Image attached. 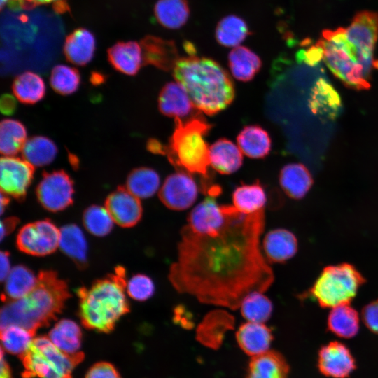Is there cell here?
I'll list each match as a JSON object with an SVG mask.
<instances>
[{"label":"cell","mask_w":378,"mask_h":378,"mask_svg":"<svg viewBox=\"0 0 378 378\" xmlns=\"http://www.w3.org/2000/svg\"><path fill=\"white\" fill-rule=\"evenodd\" d=\"M114 221L106 207L92 205L87 208L83 214V224L92 234L103 237L113 228Z\"/></svg>","instance_id":"cell-43"},{"label":"cell","mask_w":378,"mask_h":378,"mask_svg":"<svg viewBox=\"0 0 378 378\" xmlns=\"http://www.w3.org/2000/svg\"><path fill=\"white\" fill-rule=\"evenodd\" d=\"M309 106L314 113L333 118L341 108V101L334 88L321 78L314 87Z\"/></svg>","instance_id":"cell-37"},{"label":"cell","mask_w":378,"mask_h":378,"mask_svg":"<svg viewBox=\"0 0 378 378\" xmlns=\"http://www.w3.org/2000/svg\"><path fill=\"white\" fill-rule=\"evenodd\" d=\"M21 151L24 160L34 167H38L50 164L55 159L58 150L50 139L34 136L27 139Z\"/></svg>","instance_id":"cell-34"},{"label":"cell","mask_w":378,"mask_h":378,"mask_svg":"<svg viewBox=\"0 0 378 378\" xmlns=\"http://www.w3.org/2000/svg\"><path fill=\"white\" fill-rule=\"evenodd\" d=\"M95 48L94 35L87 29L78 28L66 36L63 51L69 62L84 66L92 59Z\"/></svg>","instance_id":"cell-22"},{"label":"cell","mask_w":378,"mask_h":378,"mask_svg":"<svg viewBox=\"0 0 378 378\" xmlns=\"http://www.w3.org/2000/svg\"><path fill=\"white\" fill-rule=\"evenodd\" d=\"M160 178L154 169L139 167L133 169L127 176L126 188L139 199L153 196L159 190Z\"/></svg>","instance_id":"cell-39"},{"label":"cell","mask_w":378,"mask_h":378,"mask_svg":"<svg viewBox=\"0 0 378 378\" xmlns=\"http://www.w3.org/2000/svg\"><path fill=\"white\" fill-rule=\"evenodd\" d=\"M102 78H103L102 75H98L97 76V74H96L94 77H92V80H93V83H102Z\"/></svg>","instance_id":"cell-55"},{"label":"cell","mask_w":378,"mask_h":378,"mask_svg":"<svg viewBox=\"0 0 378 378\" xmlns=\"http://www.w3.org/2000/svg\"><path fill=\"white\" fill-rule=\"evenodd\" d=\"M378 41V13H358L346 28L324 30L316 45L322 60L344 85L357 90L369 89L372 70L378 67L374 58Z\"/></svg>","instance_id":"cell-2"},{"label":"cell","mask_w":378,"mask_h":378,"mask_svg":"<svg viewBox=\"0 0 378 378\" xmlns=\"http://www.w3.org/2000/svg\"><path fill=\"white\" fill-rule=\"evenodd\" d=\"M37 281L38 276L29 268L23 265L13 267L5 279L2 300L6 302L22 298L34 288Z\"/></svg>","instance_id":"cell-31"},{"label":"cell","mask_w":378,"mask_h":378,"mask_svg":"<svg viewBox=\"0 0 378 378\" xmlns=\"http://www.w3.org/2000/svg\"><path fill=\"white\" fill-rule=\"evenodd\" d=\"M126 291L128 295L137 301H146L155 293V287L153 281L146 274L134 275L127 282Z\"/></svg>","instance_id":"cell-44"},{"label":"cell","mask_w":378,"mask_h":378,"mask_svg":"<svg viewBox=\"0 0 378 378\" xmlns=\"http://www.w3.org/2000/svg\"><path fill=\"white\" fill-rule=\"evenodd\" d=\"M188 50H191V48H190V49ZM192 52H194L193 51H190V53L192 54Z\"/></svg>","instance_id":"cell-57"},{"label":"cell","mask_w":378,"mask_h":378,"mask_svg":"<svg viewBox=\"0 0 378 378\" xmlns=\"http://www.w3.org/2000/svg\"><path fill=\"white\" fill-rule=\"evenodd\" d=\"M50 83L57 93L69 95L78 89L80 76L76 69L65 64H58L51 71Z\"/></svg>","instance_id":"cell-42"},{"label":"cell","mask_w":378,"mask_h":378,"mask_svg":"<svg viewBox=\"0 0 378 378\" xmlns=\"http://www.w3.org/2000/svg\"><path fill=\"white\" fill-rule=\"evenodd\" d=\"M52 344L64 353L76 356L82 352V333L79 326L70 319L59 321L51 329L48 337Z\"/></svg>","instance_id":"cell-26"},{"label":"cell","mask_w":378,"mask_h":378,"mask_svg":"<svg viewBox=\"0 0 378 378\" xmlns=\"http://www.w3.org/2000/svg\"><path fill=\"white\" fill-rule=\"evenodd\" d=\"M16 106V100L12 95L6 94L1 97L0 108L2 113L11 115L15 112Z\"/></svg>","instance_id":"cell-48"},{"label":"cell","mask_w":378,"mask_h":378,"mask_svg":"<svg viewBox=\"0 0 378 378\" xmlns=\"http://www.w3.org/2000/svg\"><path fill=\"white\" fill-rule=\"evenodd\" d=\"M35 332L16 325L1 328L2 349L6 351L22 357L29 350Z\"/></svg>","instance_id":"cell-41"},{"label":"cell","mask_w":378,"mask_h":378,"mask_svg":"<svg viewBox=\"0 0 378 378\" xmlns=\"http://www.w3.org/2000/svg\"><path fill=\"white\" fill-rule=\"evenodd\" d=\"M298 246V239L292 232L276 228L265 235L262 250L270 263H283L296 254Z\"/></svg>","instance_id":"cell-18"},{"label":"cell","mask_w":378,"mask_h":378,"mask_svg":"<svg viewBox=\"0 0 378 378\" xmlns=\"http://www.w3.org/2000/svg\"><path fill=\"white\" fill-rule=\"evenodd\" d=\"M223 207L225 221L216 232L200 234L187 225L181 228L168 279L179 293L235 310L247 295L266 291L274 276L260 243L264 209L246 214L234 206Z\"/></svg>","instance_id":"cell-1"},{"label":"cell","mask_w":378,"mask_h":378,"mask_svg":"<svg viewBox=\"0 0 378 378\" xmlns=\"http://www.w3.org/2000/svg\"><path fill=\"white\" fill-rule=\"evenodd\" d=\"M125 271L118 267L113 274L78 291L79 316L88 329L108 332L130 311L126 297Z\"/></svg>","instance_id":"cell-5"},{"label":"cell","mask_w":378,"mask_h":378,"mask_svg":"<svg viewBox=\"0 0 378 378\" xmlns=\"http://www.w3.org/2000/svg\"><path fill=\"white\" fill-rule=\"evenodd\" d=\"M85 378H120L116 369L106 362L94 365L87 372Z\"/></svg>","instance_id":"cell-46"},{"label":"cell","mask_w":378,"mask_h":378,"mask_svg":"<svg viewBox=\"0 0 378 378\" xmlns=\"http://www.w3.org/2000/svg\"><path fill=\"white\" fill-rule=\"evenodd\" d=\"M318 366L320 372L327 377L346 378L355 370L356 363L346 346L335 341L320 349Z\"/></svg>","instance_id":"cell-13"},{"label":"cell","mask_w":378,"mask_h":378,"mask_svg":"<svg viewBox=\"0 0 378 378\" xmlns=\"http://www.w3.org/2000/svg\"><path fill=\"white\" fill-rule=\"evenodd\" d=\"M83 353L69 356L55 346L48 337L34 339L22 357L24 378H71L74 367L83 358Z\"/></svg>","instance_id":"cell-8"},{"label":"cell","mask_w":378,"mask_h":378,"mask_svg":"<svg viewBox=\"0 0 378 378\" xmlns=\"http://www.w3.org/2000/svg\"><path fill=\"white\" fill-rule=\"evenodd\" d=\"M69 297L66 284L52 271H41L34 288L22 298L5 302L1 328L16 325L33 332L49 325Z\"/></svg>","instance_id":"cell-4"},{"label":"cell","mask_w":378,"mask_h":378,"mask_svg":"<svg viewBox=\"0 0 378 378\" xmlns=\"http://www.w3.org/2000/svg\"><path fill=\"white\" fill-rule=\"evenodd\" d=\"M0 378H11V372L6 360L4 358V352L1 348V373Z\"/></svg>","instance_id":"cell-52"},{"label":"cell","mask_w":378,"mask_h":378,"mask_svg":"<svg viewBox=\"0 0 378 378\" xmlns=\"http://www.w3.org/2000/svg\"><path fill=\"white\" fill-rule=\"evenodd\" d=\"M160 112L174 118H184L196 108L185 88L178 82L164 85L158 97Z\"/></svg>","instance_id":"cell-20"},{"label":"cell","mask_w":378,"mask_h":378,"mask_svg":"<svg viewBox=\"0 0 378 378\" xmlns=\"http://www.w3.org/2000/svg\"><path fill=\"white\" fill-rule=\"evenodd\" d=\"M59 230L50 220H41L24 225L17 235L18 248L35 256L53 253L59 247Z\"/></svg>","instance_id":"cell-10"},{"label":"cell","mask_w":378,"mask_h":378,"mask_svg":"<svg viewBox=\"0 0 378 378\" xmlns=\"http://www.w3.org/2000/svg\"><path fill=\"white\" fill-rule=\"evenodd\" d=\"M8 196V195L1 192V214H3L5 207H6V206L8 205L10 201Z\"/></svg>","instance_id":"cell-54"},{"label":"cell","mask_w":378,"mask_h":378,"mask_svg":"<svg viewBox=\"0 0 378 378\" xmlns=\"http://www.w3.org/2000/svg\"><path fill=\"white\" fill-rule=\"evenodd\" d=\"M232 202L233 206L240 212L253 214L264 209L267 195L258 181L252 184H242L234 189Z\"/></svg>","instance_id":"cell-35"},{"label":"cell","mask_w":378,"mask_h":378,"mask_svg":"<svg viewBox=\"0 0 378 378\" xmlns=\"http://www.w3.org/2000/svg\"><path fill=\"white\" fill-rule=\"evenodd\" d=\"M228 65L234 78L247 82L259 72L262 61L251 49L245 46H237L229 53Z\"/></svg>","instance_id":"cell-25"},{"label":"cell","mask_w":378,"mask_h":378,"mask_svg":"<svg viewBox=\"0 0 378 378\" xmlns=\"http://www.w3.org/2000/svg\"><path fill=\"white\" fill-rule=\"evenodd\" d=\"M215 197L207 195L189 214L186 225L193 232L211 234L218 230L224 224L225 214L223 205H219Z\"/></svg>","instance_id":"cell-16"},{"label":"cell","mask_w":378,"mask_h":378,"mask_svg":"<svg viewBox=\"0 0 378 378\" xmlns=\"http://www.w3.org/2000/svg\"><path fill=\"white\" fill-rule=\"evenodd\" d=\"M236 339L239 347L253 358L269 351L273 335L264 323L246 321L238 328Z\"/></svg>","instance_id":"cell-19"},{"label":"cell","mask_w":378,"mask_h":378,"mask_svg":"<svg viewBox=\"0 0 378 378\" xmlns=\"http://www.w3.org/2000/svg\"><path fill=\"white\" fill-rule=\"evenodd\" d=\"M144 64H151L164 71L173 69L179 59L173 41L148 35L140 41Z\"/></svg>","instance_id":"cell-17"},{"label":"cell","mask_w":378,"mask_h":378,"mask_svg":"<svg viewBox=\"0 0 378 378\" xmlns=\"http://www.w3.org/2000/svg\"><path fill=\"white\" fill-rule=\"evenodd\" d=\"M174 322L183 328L190 329L194 326L192 313L183 305L178 304L173 309Z\"/></svg>","instance_id":"cell-47"},{"label":"cell","mask_w":378,"mask_h":378,"mask_svg":"<svg viewBox=\"0 0 378 378\" xmlns=\"http://www.w3.org/2000/svg\"><path fill=\"white\" fill-rule=\"evenodd\" d=\"M27 129L19 120L4 119L0 124V151L4 156H14L22 150L27 141Z\"/></svg>","instance_id":"cell-38"},{"label":"cell","mask_w":378,"mask_h":378,"mask_svg":"<svg viewBox=\"0 0 378 378\" xmlns=\"http://www.w3.org/2000/svg\"><path fill=\"white\" fill-rule=\"evenodd\" d=\"M24 2V9L32 8L36 6L48 4L57 0H23Z\"/></svg>","instance_id":"cell-53"},{"label":"cell","mask_w":378,"mask_h":378,"mask_svg":"<svg viewBox=\"0 0 378 378\" xmlns=\"http://www.w3.org/2000/svg\"><path fill=\"white\" fill-rule=\"evenodd\" d=\"M239 309L247 321L264 323L272 314L273 304L263 292L256 291L243 299Z\"/></svg>","instance_id":"cell-40"},{"label":"cell","mask_w":378,"mask_h":378,"mask_svg":"<svg viewBox=\"0 0 378 378\" xmlns=\"http://www.w3.org/2000/svg\"><path fill=\"white\" fill-rule=\"evenodd\" d=\"M17 223L18 218H7L2 220L1 223V239H3L4 237L14 230Z\"/></svg>","instance_id":"cell-50"},{"label":"cell","mask_w":378,"mask_h":378,"mask_svg":"<svg viewBox=\"0 0 378 378\" xmlns=\"http://www.w3.org/2000/svg\"><path fill=\"white\" fill-rule=\"evenodd\" d=\"M105 207L114 223L124 227H132L137 224L143 214L139 198L126 188L121 186L107 197Z\"/></svg>","instance_id":"cell-14"},{"label":"cell","mask_w":378,"mask_h":378,"mask_svg":"<svg viewBox=\"0 0 378 378\" xmlns=\"http://www.w3.org/2000/svg\"><path fill=\"white\" fill-rule=\"evenodd\" d=\"M365 279L352 265L341 263L325 267L309 290L323 308L349 304Z\"/></svg>","instance_id":"cell-7"},{"label":"cell","mask_w":378,"mask_h":378,"mask_svg":"<svg viewBox=\"0 0 378 378\" xmlns=\"http://www.w3.org/2000/svg\"><path fill=\"white\" fill-rule=\"evenodd\" d=\"M279 182L288 197L298 200L308 192L313 184V179L305 166L300 163H292L282 168Z\"/></svg>","instance_id":"cell-24"},{"label":"cell","mask_w":378,"mask_h":378,"mask_svg":"<svg viewBox=\"0 0 378 378\" xmlns=\"http://www.w3.org/2000/svg\"><path fill=\"white\" fill-rule=\"evenodd\" d=\"M147 148L153 153L163 155L164 146L156 139H150L147 143Z\"/></svg>","instance_id":"cell-51"},{"label":"cell","mask_w":378,"mask_h":378,"mask_svg":"<svg viewBox=\"0 0 378 378\" xmlns=\"http://www.w3.org/2000/svg\"><path fill=\"white\" fill-rule=\"evenodd\" d=\"M1 192L22 200L30 186L34 167L25 160L15 156H4L0 161Z\"/></svg>","instance_id":"cell-12"},{"label":"cell","mask_w":378,"mask_h":378,"mask_svg":"<svg viewBox=\"0 0 378 378\" xmlns=\"http://www.w3.org/2000/svg\"><path fill=\"white\" fill-rule=\"evenodd\" d=\"M211 127L201 116L185 121L175 118L174 132L163 153L178 170L200 175L202 178L201 189L206 195L218 186L211 185L209 147L204 139Z\"/></svg>","instance_id":"cell-6"},{"label":"cell","mask_w":378,"mask_h":378,"mask_svg":"<svg viewBox=\"0 0 378 378\" xmlns=\"http://www.w3.org/2000/svg\"><path fill=\"white\" fill-rule=\"evenodd\" d=\"M234 317L220 307L209 312L196 330L197 340L211 348H218L222 344L226 332L234 328Z\"/></svg>","instance_id":"cell-15"},{"label":"cell","mask_w":378,"mask_h":378,"mask_svg":"<svg viewBox=\"0 0 378 378\" xmlns=\"http://www.w3.org/2000/svg\"><path fill=\"white\" fill-rule=\"evenodd\" d=\"M211 167L222 174L237 171L243 162L242 152L239 146L226 139H220L209 147Z\"/></svg>","instance_id":"cell-23"},{"label":"cell","mask_w":378,"mask_h":378,"mask_svg":"<svg viewBox=\"0 0 378 378\" xmlns=\"http://www.w3.org/2000/svg\"><path fill=\"white\" fill-rule=\"evenodd\" d=\"M36 192L43 208L52 212L62 211L73 202L74 181L64 170L44 172Z\"/></svg>","instance_id":"cell-9"},{"label":"cell","mask_w":378,"mask_h":378,"mask_svg":"<svg viewBox=\"0 0 378 378\" xmlns=\"http://www.w3.org/2000/svg\"><path fill=\"white\" fill-rule=\"evenodd\" d=\"M362 319L370 331L378 334V300L365 306L362 311Z\"/></svg>","instance_id":"cell-45"},{"label":"cell","mask_w":378,"mask_h":378,"mask_svg":"<svg viewBox=\"0 0 378 378\" xmlns=\"http://www.w3.org/2000/svg\"><path fill=\"white\" fill-rule=\"evenodd\" d=\"M8 1V0H1V10L3 9V8L5 6H6Z\"/></svg>","instance_id":"cell-56"},{"label":"cell","mask_w":378,"mask_h":378,"mask_svg":"<svg viewBox=\"0 0 378 378\" xmlns=\"http://www.w3.org/2000/svg\"><path fill=\"white\" fill-rule=\"evenodd\" d=\"M1 270H0V276L1 280L5 281L8 275L9 274L12 268H10V263L9 260L8 253L6 251L1 252Z\"/></svg>","instance_id":"cell-49"},{"label":"cell","mask_w":378,"mask_h":378,"mask_svg":"<svg viewBox=\"0 0 378 378\" xmlns=\"http://www.w3.org/2000/svg\"><path fill=\"white\" fill-rule=\"evenodd\" d=\"M12 90L15 98L24 104H34L40 102L46 92L43 78L32 71L18 75L13 82Z\"/></svg>","instance_id":"cell-33"},{"label":"cell","mask_w":378,"mask_h":378,"mask_svg":"<svg viewBox=\"0 0 378 378\" xmlns=\"http://www.w3.org/2000/svg\"><path fill=\"white\" fill-rule=\"evenodd\" d=\"M359 316L355 309L344 304L332 307L327 320L328 330L345 339L352 338L359 330Z\"/></svg>","instance_id":"cell-29"},{"label":"cell","mask_w":378,"mask_h":378,"mask_svg":"<svg viewBox=\"0 0 378 378\" xmlns=\"http://www.w3.org/2000/svg\"><path fill=\"white\" fill-rule=\"evenodd\" d=\"M175 80L186 90L195 107L214 115L234 98V87L227 72L216 61L190 55L179 58L174 69Z\"/></svg>","instance_id":"cell-3"},{"label":"cell","mask_w":378,"mask_h":378,"mask_svg":"<svg viewBox=\"0 0 378 378\" xmlns=\"http://www.w3.org/2000/svg\"><path fill=\"white\" fill-rule=\"evenodd\" d=\"M249 34L246 21L236 15L223 18L217 24L215 30L217 42L227 48L239 46Z\"/></svg>","instance_id":"cell-36"},{"label":"cell","mask_w":378,"mask_h":378,"mask_svg":"<svg viewBox=\"0 0 378 378\" xmlns=\"http://www.w3.org/2000/svg\"><path fill=\"white\" fill-rule=\"evenodd\" d=\"M154 13L162 26L176 29L187 22L190 8L186 0H158L154 7Z\"/></svg>","instance_id":"cell-32"},{"label":"cell","mask_w":378,"mask_h":378,"mask_svg":"<svg viewBox=\"0 0 378 378\" xmlns=\"http://www.w3.org/2000/svg\"><path fill=\"white\" fill-rule=\"evenodd\" d=\"M241 152L251 158H262L271 149V139L266 130L259 125L244 127L237 136Z\"/></svg>","instance_id":"cell-27"},{"label":"cell","mask_w":378,"mask_h":378,"mask_svg":"<svg viewBox=\"0 0 378 378\" xmlns=\"http://www.w3.org/2000/svg\"><path fill=\"white\" fill-rule=\"evenodd\" d=\"M288 365L275 351H267L252 358L247 378H288Z\"/></svg>","instance_id":"cell-28"},{"label":"cell","mask_w":378,"mask_h":378,"mask_svg":"<svg viewBox=\"0 0 378 378\" xmlns=\"http://www.w3.org/2000/svg\"><path fill=\"white\" fill-rule=\"evenodd\" d=\"M108 60L118 71L129 75L136 74L144 65L142 49L136 41H120L107 50Z\"/></svg>","instance_id":"cell-21"},{"label":"cell","mask_w":378,"mask_h":378,"mask_svg":"<svg viewBox=\"0 0 378 378\" xmlns=\"http://www.w3.org/2000/svg\"><path fill=\"white\" fill-rule=\"evenodd\" d=\"M197 195L196 182L190 173L183 170L169 175L159 191V197L163 204L175 211H183L190 207Z\"/></svg>","instance_id":"cell-11"},{"label":"cell","mask_w":378,"mask_h":378,"mask_svg":"<svg viewBox=\"0 0 378 378\" xmlns=\"http://www.w3.org/2000/svg\"><path fill=\"white\" fill-rule=\"evenodd\" d=\"M59 247L79 267L85 266L88 245L84 234L78 226L69 224L59 230Z\"/></svg>","instance_id":"cell-30"}]
</instances>
